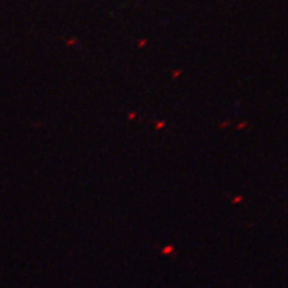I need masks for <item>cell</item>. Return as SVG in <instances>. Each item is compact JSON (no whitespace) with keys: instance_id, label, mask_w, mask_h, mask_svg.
I'll return each mask as SVG.
<instances>
[{"instance_id":"obj_1","label":"cell","mask_w":288,"mask_h":288,"mask_svg":"<svg viewBox=\"0 0 288 288\" xmlns=\"http://www.w3.org/2000/svg\"><path fill=\"white\" fill-rule=\"evenodd\" d=\"M145 43H147V41H145V40H144V41H143V42H140V44H139V47H142V46H143V44H145Z\"/></svg>"}]
</instances>
